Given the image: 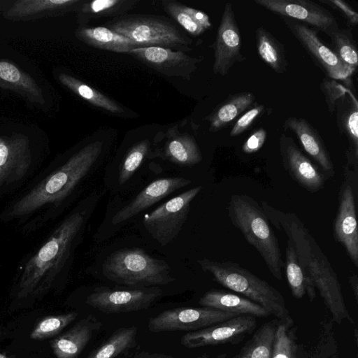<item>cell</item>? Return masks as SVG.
<instances>
[{
    "instance_id": "cell-1",
    "label": "cell",
    "mask_w": 358,
    "mask_h": 358,
    "mask_svg": "<svg viewBox=\"0 0 358 358\" xmlns=\"http://www.w3.org/2000/svg\"><path fill=\"white\" fill-rule=\"evenodd\" d=\"M102 150L103 142L95 141L41 169L2 208L0 222L24 234L47 227L73 202Z\"/></svg>"
},
{
    "instance_id": "cell-2",
    "label": "cell",
    "mask_w": 358,
    "mask_h": 358,
    "mask_svg": "<svg viewBox=\"0 0 358 358\" xmlns=\"http://www.w3.org/2000/svg\"><path fill=\"white\" fill-rule=\"evenodd\" d=\"M79 203L19 262L12 293L17 300L40 299L57 287L67 275L87 217Z\"/></svg>"
},
{
    "instance_id": "cell-3",
    "label": "cell",
    "mask_w": 358,
    "mask_h": 358,
    "mask_svg": "<svg viewBox=\"0 0 358 358\" xmlns=\"http://www.w3.org/2000/svg\"><path fill=\"white\" fill-rule=\"evenodd\" d=\"M262 208L269 222L282 231L294 247L299 262L312 280L315 289L331 314L332 320L341 324L355 321L345 303L341 285L330 262L303 222L292 213L282 211L261 201Z\"/></svg>"
},
{
    "instance_id": "cell-4",
    "label": "cell",
    "mask_w": 358,
    "mask_h": 358,
    "mask_svg": "<svg viewBox=\"0 0 358 358\" xmlns=\"http://www.w3.org/2000/svg\"><path fill=\"white\" fill-rule=\"evenodd\" d=\"M227 213L231 224L259 252L273 276L281 280L284 263L280 248L261 206L248 195L232 194Z\"/></svg>"
},
{
    "instance_id": "cell-5",
    "label": "cell",
    "mask_w": 358,
    "mask_h": 358,
    "mask_svg": "<svg viewBox=\"0 0 358 358\" xmlns=\"http://www.w3.org/2000/svg\"><path fill=\"white\" fill-rule=\"evenodd\" d=\"M197 262L201 269L210 273L219 284L259 304L275 318L283 320L289 316L282 294L268 282L237 263L206 258L200 259Z\"/></svg>"
},
{
    "instance_id": "cell-6",
    "label": "cell",
    "mask_w": 358,
    "mask_h": 358,
    "mask_svg": "<svg viewBox=\"0 0 358 358\" xmlns=\"http://www.w3.org/2000/svg\"><path fill=\"white\" fill-rule=\"evenodd\" d=\"M131 40L136 48L161 47L177 51L192 50V40L164 16L124 14L103 26Z\"/></svg>"
},
{
    "instance_id": "cell-7",
    "label": "cell",
    "mask_w": 358,
    "mask_h": 358,
    "mask_svg": "<svg viewBox=\"0 0 358 358\" xmlns=\"http://www.w3.org/2000/svg\"><path fill=\"white\" fill-rule=\"evenodd\" d=\"M103 275L120 285L137 287L165 285L176 280L171 267L141 248L117 250L103 264Z\"/></svg>"
},
{
    "instance_id": "cell-8",
    "label": "cell",
    "mask_w": 358,
    "mask_h": 358,
    "mask_svg": "<svg viewBox=\"0 0 358 358\" xmlns=\"http://www.w3.org/2000/svg\"><path fill=\"white\" fill-rule=\"evenodd\" d=\"M44 155L24 138H0V201L19 192L41 170Z\"/></svg>"
},
{
    "instance_id": "cell-9",
    "label": "cell",
    "mask_w": 358,
    "mask_h": 358,
    "mask_svg": "<svg viewBox=\"0 0 358 358\" xmlns=\"http://www.w3.org/2000/svg\"><path fill=\"white\" fill-rule=\"evenodd\" d=\"M320 336L313 348L300 342L297 328L288 316L277 322L271 358H336V342L331 324L324 323Z\"/></svg>"
},
{
    "instance_id": "cell-10",
    "label": "cell",
    "mask_w": 358,
    "mask_h": 358,
    "mask_svg": "<svg viewBox=\"0 0 358 358\" xmlns=\"http://www.w3.org/2000/svg\"><path fill=\"white\" fill-rule=\"evenodd\" d=\"M202 189L196 186L162 203L143 217V224L151 236L162 246L173 242L187 219L192 201Z\"/></svg>"
},
{
    "instance_id": "cell-11",
    "label": "cell",
    "mask_w": 358,
    "mask_h": 358,
    "mask_svg": "<svg viewBox=\"0 0 358 358\" xmlns=\"http://www.w3.org/2000/svg\"><path fill=\"white\" fill-rule=\"evenodd\" d=\"M357 187V171L345 167L333 227L335 239L343 246L356 267L358 266V229L355 202Z\"/></svg>"
},
{
    "instance_id": "cell-12",
    "label": "cell",
    "mask_w": 358,
    "mask_h": 358,
    "mask_svg": "<svg viewBox=\"0 0 358 358\" xmlns=\"http://www.w3.org/2000/svg\"><path fill=\"white\" fill-rule=\"evenodd\" d=\"M238 316L208 307H178L164 310L150 317L148 329L153 333L194 331Z\"/></svg>"
},
{
    "instance_id": "cell-13",
    "label": "cell",
    "mask_w": 358,
    "mask_h": 358,
    "mask_svg": "<svg viewBox=\"0 0 358 358\" xmlns=\"http://www.w3.org/2000/svg\"><path fill=\"white\" fill-rule=\"evenodd\" d=\"M162 295L157 287L129 289L101 287L87 296L86 303L104 313H127L148 308Z\"/></svg>"
},
{
    "instance_id": "cell-14",
    "label": "cell",
    "mask_w": 358,
    "mask_h": 358,
    "mask_svg": "<svg viewBox=\"0 0 358 358\" xmlns=\"http://www.w3.org/2000/svg\"><path fill=\"white\" fill-rule=\"evenodd\" d=\"M255 3L281 17L294 20L328 36L339 29L333 14L312 1L255 0Z\"/></svg>"
},
{
    "instance_id": "cell-15",
    "label": "cell",
    "mask_w": 358,
    "mask_h": 358,
    "mask_svg": "<svg viewBox=\"0 0 358 358\" xmlns=\"http://www.w3.org/2000/svg\"><path fill=\"white\" fill-rule=\"evenodd\" d=\"M257 327L256 317L238 315L210 327L185 334L180 344L189 349L241 341Z\"/></svg>"
},
{
    "instance_id": "cell-16",
    "label": "cell",
    "mask_w": 358,
    "mask_h": 358,
    "mask_svg": "<svg viewBox=\"0 0 358 358\" xmlns=\"http://www.w3.org/2000/svg\"><path fill=\"white\" fill-rule=\"evenodd\" d=\"M282 19L313 61L325 73L326 76L345 80L352 74L333 50L321 41L316 30L289 18Z\"/></svg>"
},
{
    "instance_id": "cell-17",
    "label": "cell",
    "mask_w": 358,
    "mask_h": 358,
    "mask_svg": "<svg viewBox=\"0 0 358 358\" xmlns=\"http://www.w3.org/2000/svg\"><path fill=\"white\" fill-rule=\"evenodd\" d=\"M213 46L215 74L226 76L234 64L245 59L241 53V33L231 2L224 6Z\"/></svg>"
},
{
    "instance_id": "cell-18",
    "label": "cell",
    "mask_w": 358,
    "mask_h": 358,
    "mask_svg": "<svg viewBox=\"0 0 358 358\" xmlns=\"http://www.w3.org/2000/svg\"><path fill=\"white\" fill-rule=\"evenodd\" d=\"M128 53L161 74L185 80H190L201 61L185 52L161 47L135 48Z\"/></svg>"
},
{
    "instance_id": "cell-19",
    "label": "cell",
    "mask_w": 358,
    "mask_h": 358,
    "mask_svg": "<svg viewBox=\"0 0 358 358\" xmlns=\"http://www.w3.org/2000/svg\"><path fill=\"white\" fill-rule=\"evenodd\" d=\"M278 145L283 167L296 182L312 193L324 187L325 176L301 151L292 137L282 133Z\"/></svg>"
},
{
    "instance_id": "cell-20",
    "label": "cell",
    "mask_w": 358,
    "mask_h": 358,
    "mask_svg": "<svg viewBox=\"0 0 358 358\" xmlns=\"http://www.w3.org/2000/svg\"><path fill=\"white\" fill-rule=\"evenodd\" d=\"M191 183L190 180L182 177L164 178L152 181L113 215L112 223L117 224L127 221L173 192Z\"/></svg>"
},
{
    "instance_id": "cell-21",
    "label": "cell",
    "mask_w": 358,
    "mask_h": 358,
    "mask_svg": "<svg viewBox=\"0 0 358 358\" xmlns=\"http://www.w3.org/2000/svg\"><path fill=\"white\" fill-rule=\"evenodd\" d=\"M102 327V322L90 314L71 329L51 341L56 358H77L94 335Z\"/></svg>"
},
{
    "instance_id": "cell-22",
    "label": "cell",
    "mask_w": 358,
    "mask_h": 358,
    "mask_svg": "<svg viewBox=\"0 0 358 358\" xmlns=\"http://www.w3.org/2000/svg\"><path fill=\"white\" fill-rule=\"evenodd\" d=\"M285 131H293L306 152L322 168L325 176L333 177L335 173L334 164L320 135L304 118L289 117L284 122Z\"/></svg>"
},
{
    "instance_id": "cell-23",
    "label": "cell",
    "mask_w": 358,
    "mask_h": 358,
    "mask_svg": "<svg viewBox=\"0 0 358 358\" xmlns=\"http://www.w3.org/2000/svg\"><path fill=\"white\" fill-rule=\"evenodd\" d=\"M336 122L340 133L348 140L346 166L357 171L358 164V102L352 90L347 92L336 106Z\"/></svg>"
},
{
    "instance_id": "cell-24",
    "label": "cell",
    "mask_w": 358,
    "mask_h": 358,
    "mask_svg": "<svg viewBox=\"0 0 358 358\" xmlns=\"http://www.w3.org/2000/svg\"><path fill=\"white\" fill-rule=\"evenodd\" d=\"M199 304L238 315L267 317L270 313L259 304L241 295L223 290L211 289L199 300Z\"/></svg>"
},
{
    "instance_id": "cell-25",
    "label": "cell",
    "mask_w": 358,
    "mask_h": 358,
    "mask_svg": "<svg viewBox=\"0 0 358 358\" xmlns=\"http://www.w3.org/2000/svg\"><path fill=\"white\" fill-rule=\"evenodd\" d=\"M255 101V96L250 92L231 94L204 118L210 123L209 130L215 132L227 127L252 108Z\"/></svg>"
},
{
    "instance_id": "cell-26",
    "label": "cell",
    "mask_w": 358,
    "mask_h": 358,
    "mask_svg": "<svg viewBox=\"0 0 358 358\" xmlns=\"http://www.w3.org/2000/svg\"><path fill=\"white\" fill-rule=\"evenodd\" d=\"M76 34L85 44L107 51L128 53L136 48L131 40L105 27H82Z\"/></svg>"
},
{
    "instance_id": "cell-27",
    "label": "cell",
    "mask_w": 358,
    "mask_h": 358,
    "mask_svg": "<svg viewBox=\"0 0 358 358\" xmlns=\"http://www.w3.org/2000/svg\"><path fill=\"white\" fill-rule=\"evenodd\" d=\"M169 133L171 135L164 145L166 159L181 166H192L202 160L200 149L192 136L177 130H169Z\"/></svg>"
},
{
    "instance_id": "cell-28",
    "label": "cell",
    "mask_w": 358,
    "mask_h": 358,
    "mask_svg": "<svg viewBox=\"0 0 358 358\" xmlns=\"http://www.w3.org/2000/svg\"><path fill=\"white\" fill-rule=\"evenodd\" d=\"M255 38L259 58L277 73H285L288 62L284 45L262 27L256 29Z\"/></svg>"
},
{
    "instance_id": "cell-29",
    "label": "cell",
    "mask_w": 358,
    "mask_h": 358,
    "mask_svg": "<svg viewBox=\"0 0 358 358\" xmlns=\"http://www.w3.org/2000/svg\"><path fill=\"white\" fill-rule=\"evenodd\" d=\"M285 272L287 282L292 296L297 299L306 294L310 301L316 297V291L310 278L301 266L292 245L287 241L285 250Z\"/></svg>"
},
{
    "instance_id": "cell-30",
    "label": "cell",
    "mask_w": 358,
    "mask_h": 358,
    "mask_svg": "<svg viewBox=\"0 0 358 358\" xmlns=\"http://www.w3.org/2000/svg\"><path fill=\"white\" fill-rule=\"evenodd\" d=\"M277 322L262 324L233 358H271Z\"/></svg>"
},
{
    "instance_id": "cell-31",
    "label": "cell",
    "mask_w": 358,
    "mask_h": 358,
    "mask_svg": "<svg viewBox=\"0 0 358 358\" xmlns=\"http://www.w3.org/2000/svg\"><path fill=\"white\" fill-rule=\"evenodd\" d=\"M138 3L136 0H94L83 1L78 11L80 23H87L91 19L112 17L126 14Z\"/></svg>"
},
{
    "instance_id": "cell-32",
    "label": "cell",
    "mask_w": 358,
    "mask_h": 358,
    "mask_svg": "<svg viewBox=\"0 0 358 358\" xmlns=\"http://www.w3.org/2000/svg\"><path fill=\"white\" fill-rule=\"evenodd\" d=\"M137 334L135 326L120 327L92 351L87 358H115L136 345Z\"/></svg>"
},
{
    "instance_id": "cell-33",
    "label": "cell",
    "mask_w": 358,
    "mask_h": 358,
    "mask_svg": "<svg viewBox=\"0 0 358 358\" xmlns=\"http://www.w3.org/2000/svg\"><path fill=\"white\" fill-rule=\"evenodd\" d=\"M59 80L72 92L92 105L115 114L124 112L122 107L115 101L74 77L61 74Z\"/></svg>"
},
{
    "instance_id": "cell-34",
    "label": "cell",
    "mask_w": 358,
    "mask_h": 358,
    "mask_svg": "<svg viewBox=\"0 0 358 358\" xmlns=\"http://www.w3.org/2000/svg\"><path fill=\"white\" fill-rule=\"evenodd\" d=\"M329 36L333 52L344 66L353 73L358 65V52L351 30L339 28Z\"/></svg>"
},
{
    "instance_id": "cell-35",
    "label": "cell",
    "mask_w": 358,
    "mask_h": 358,
    "mask_svg": "<svg viewBox=\"0 0 358 358\" xmlns=\"http://www.w3.org/2000/svg\"><path fill=\"white\" fill-rule=\"evenodd\" d=\"M77 316L78 313L72 311L45 317L38 322L29 337L33 340H42L56 336L74 321Z\"/></svg>"
},
{
    "instance_id": "cell-36",
    "label": "cell",
    "mask_w": 358,
    "mask_h": 358,
    "mask_svg": "<svg viewBox=\"0 0 358 358\" xmlns=\"http://www.w3.org/2000/svg\"><path fill=\"white\" fill-rule=\"evenodd\" d=\"M150 142L148 140L136 143L125 156L119 172V182L125 183L137 171L148 152Z\"/></svg>"
},
{
    "instance_id": "cell-37",
    "label": "cell",
    "mask_w": 358,
    "mask_h": 358,
    "mask_svg": "<svg viewBox=\"0 0 358 358\" xmlns=\"http://www.w3.org/2000/svg\"><path fill=\"white\" fill-rule=\"evenodd\" d=\"M162 3L166 13L188 34L197 36L202 34L206 31L181 8L180 3L175 1L164 0Z\"/></svg>"
},
{
    "instance_id": "cell-38",
    "label": "cell",
    "mask_w": 358,
    "mask_h": 358,
    "mask_svg": "<svg viewBox=\"0 0 358 358\" xmlns=\"http://www.w3.org/2000/svg\"><path fill=\"white\" fill-rule=\"evenodd\" d=\"M324 100L330 113H334L338 100L347 92L348 87L336 81V80L326 76L320 84Z\"/></svg>"
},
{
    "instance_id": "cell-39",
    "label": "cell",
    "mask_w": 358,
    "mask_h": 358,
    "mask_svg": "<svg viewBox=\"0 0 358 358\" xmlns=\"http://www.w3.org/2000/svg\"><path fill=\"white\" fill-rule=\"evenodd\" d=\"M264 110L265 106L263 104L256 103L237 120L230 131L229 136L235 137L248 130Z\"/></svg>"
},
{
    "instance_id": "cell-40",
    "label": "cell",
    "mask_w": 358,
    "mask_h": 358,
    "mask_svg": "<svg viewBox=\"0 0 358 358\" xmlns=\"http://www.w3.org/2000/svg\"><path fill=\"white\" fill-rule=\"evenodd\" d=\"M320 1L341 13L350 24L355 26L358 24L357 12L347 2L343 0H320Z\"/></svg>"
},
{
    "instance_id": "cell-41",
    "label": "cell",
    "mask_w": 358,
    "mask_h": 358,
    "mask_svg": "<svg viewBox=\"0 0 358 358\" xmlns=\"http://www.w3.org/2000/svg\"><path fill=\"white\" fill-rule=\"evenodd\" d=\"M267 137L266 131L260 127L252 132L244 142L242 150L246 154H252L259 151L264 145Z\"/></svg>"
},
{
    "instance_id": "cell-42",
    "label": "cell",
    "mask_w": 358,
    "mask_h": 358,
    "mask_svg": "<svg viewBox=\"0 0 358 358\" xmlns=\"http://www.w3.org/2000/svg\"><path fill=\"white\" fill-rule=\"evenodd\" d=\"M181 8L205 30L211 27L209 17L204 12L180 3Z\"/></svg>"
},
{
    "instance_id": "cell-43",
    "label": "cell",
    "mask_w": 358,
    "mask_h": 358,
    "mask_svg": "<svg viewBox=\"0 0 358 358\" xmlns=\"http://www.w3.org/2000/svg\"><path fill=\"white\" fill-rule=\"evenodd\" d=\"M0 78L8 82L16 83L21 78V74L14 65L8 62H1Z\"/></svg>"
},
{
    "instance_id": "cell-44",
    "label": "cell",
    "mask_w": 358,
    "mask_h": 358,
    "mask_svg": "<svg viewBox=\"0 0 358 358\" xmlns=\"http://www.w3.org/2000/svg\"><path fill=\"white\" fill-rule=\"evenodd\" d=\"M132 358H173L170 355L164 353H150L148 352H141L132 357Z\"/></svg>"
},
{
    "instance_id": "cell-45",
    "label": "cell",
    "mask_w": 358,
    "mask_h": 358,
    "mask_svg": "<svg viewBox=\"0 0 358 358\" xmlns=\"http://www.w3.org/2000/svg\"><path fill=\"white\" fill-rule=\"evenodd\" d=\"M349 283L352 290L355 299L358 303V277L356 274H352L349 278Z\"/></svg>"
},
{
    "instance_id": "cell-46",
    "label": "cell",
    "mask_w": 358,
    "mask_h": 358,
    "mask_svg": "<svg viewBox=\"0 0 358 358\" xmlns=\"http://www.w3.org/2000/svg\"><path fill=\"white\" fill-rule=\"evenodd\" d=\"M227 357V354H220V355H217L216 356H210L208 354H203V355H201L199 357H197L196 358H226Z\"/></svg>"
},
{
    "instance_id": "cell-47",
    "label": "cell",
    "mask_w": 358,
    "mask_h": 358,
    "mask_svg": "<svg viewBox=\"0 0 358 358\" xmlns=\"http://www.w3.org/2000/svg\"><path fill=\"white\" fill-rule=\"evenodd\" d=\"M0 358H8V357L2 353H0Z\"/></svg>"
}]
</instances>
